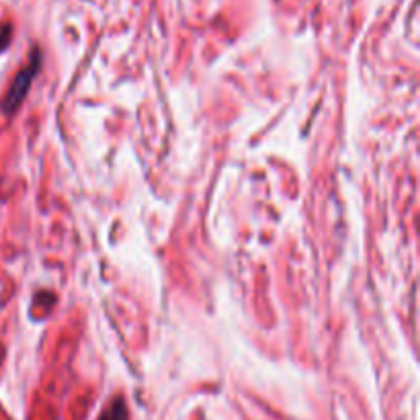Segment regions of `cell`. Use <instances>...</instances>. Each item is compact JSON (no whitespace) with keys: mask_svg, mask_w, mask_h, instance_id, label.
<instances>
[{"mask_svg":"<svg viewBox=\"0 0 420 420\" xmlns=\"http://www.w3.org/2000/svg\"><path fill=\"white\" fill-rule=\"evenodd\" d=\"M39 66H42L39 49H33L31 60L27 62V66H25L23 70L17 74V78L13 80L8 93H6L4 101H2V111H4V113H13V111L23 103V98L27 96V91H29V87H31L35 74L39 70Z\"/></svg>","mask_w":420,"mask_h":420,"instance_id":"cell-1","label":"cell"},{"mask_svg":"<svg viewBox=\"0 0 420 420\" xmlns=\"http://www.w3.org/2000/svg\"><path fill=\"white\" fill-rule=\"evenodd\" d=\"M101 420H127V408H125L123 400H115V402L105 410V414L101 416Z\"/></svg>","mask_w":420,"mask_h":420,"instance_id":"cell-2","label":"cell"},{"mask_svg":"<svg viewBox=\"0 0 420 420\" xmlns=\"http://www.w3.org/2000/svg\"><path fill=\"white\" fill-rule=\"evenodd\" d=\"M13 37V27L11 25H0V53L8 47Z\"/></svg>","mask_w":420,"mask_h":420,"instance_id":"cell-3","label":"cell"}]
</instances>
